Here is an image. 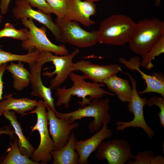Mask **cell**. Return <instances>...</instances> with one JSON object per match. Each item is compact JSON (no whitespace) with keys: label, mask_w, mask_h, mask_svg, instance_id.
<instances>
[{"label":"cell","mask_w":164,"mask_h":164,"mask_svg":"<svg viewBox=\"0 0 164 164\" xmlns=\"http://www.w3.org/2000/svg\"><path fill=\"white\" fill-rule=\"evenodd\" d=\"M15 113L14 111L8 110L4 112L3 115L9 121L13 128L14 132L18 138V145L21 154L30 158L35 148L24 135L20 124L17 121Z\"/></svg>","instance_id":"44dd1931"},{"label":"cell","mask_w":164,"mask_h":164,"mask_svg":"<svg viewBox=\"0 0 164 164\" xmlns=\"http://www.w3.org/2000/svg\"><path fill=\"white\" fill-rule=\"evenodd\" d=\"M38 101L26 97L15 98L12 94H9L0 101V116L5 111H13L23 116L27 115L26 112L32 111L35 108Z\"/></svg>","instance_id":"ac0fdd59"},{"label":"cell","mask_w":164,"mask_h":164,"mask_svg":"<svg viewBox=\"0 0 164 164\" xmlns=\"http://www.w3.org/2000/svg\"><path fill=\"white\" fill-rule=\"evenodd\" d=\"M7 66V63L3 64L0 66V101L4 98L2 97L4 88L2 77L5 72L6 70Z\"/></svg>","instance_id":"4dcf8cb0"},{"label":"cell","mask_w":164,"mask_h":164,"mask_svg":"<svg viewBox=\"0 0 164 164\" xmlns=\"http://www.w3.org/2000/svg\"><path fill=\"white\" fill-rule=\"evenodd\" d=\"M71 70L72 72L81 71L85 79H89L93 82L99 83H103L104 80L119 72H122L121 67L117 64L101 65L85 60L73 63Z\"/></svg>","instance_id":"7c38bea8"},{"label":"cell","mask_w":164,"mask_h":164,"mask_svg":"<svg viewBox=\"0 0 164 164\" xmlns=\"http://www.w3.org/2000/svg\"><path fill=\"white\" fill-rule=\"evenodd\" d=\"M123 73L128 76L132 84V95L127 108L129 112L134 115V118L129 121H117L116 130L123 131L130 127L140 128L144 130L149 139H152L155 136V133L146 123L144 115L143 108L147 99L145 97L142 98L139 95L136 89L137 82L132 76L128 73Z\"/></svg>","instance_id":"9c48e42d"},{"label":"cell","mask_w":164,"mask_h":164,"mask_svg":"<svg viewBox=\"0 0 164 164\" xmlns=\"http://www.w3.org/2000/svg\"><path fill=\"white\" fill-rule=\"evenodd\" d=\"M76 139L72 132L67 144L58 150H53L50 154L53 158V164H79V155L75 152V143Z\"/></svg>","instance_id":"d6986e66"},{"label":"cell","mask_w":164,"mask_h":164,"mask_svg":"<svg viewBox=\"0 0 164 164\" xmlns=\"http://www.w3.org/2000/svg\"><path fill=\"white\" fill-rule=\"evenodd\" d=\"M43 65L36 62L29 65L30 84L32 89L31 95L43 98L45 103L55 113L56 111L52 95V90L50 87L45 86L42 80L41 73Z\"/></svg>","instance_id":"e0dca14e"},{"label":"cell","mask_w":164,"mask_h":164,"mask_svg":"<svg viewBox=\"0 0 164 164\" xmlns=\"http://www.w3.org/2000/svg\"><path fill=\"white\" fill-rule=\"evenodd\" d=\"M12 13L16 19L23 18L35 20L43 24L49 29L55 36L56 40L59 41V33L58 29L53 20L51 15L39 10L33 9L26 0H16Z\"/></svg>","instance_id":"4fadbf2b"},{"label":"cell","mask_w":164,"mask_h":164,"mask_svg":"<svg viewBox=\"0 0 164 164\" xmlns=\"http://www.w3.org/2000/svg\"><path fill=\"white\" fill-rule=\"evenodd\" d=\"M108 125L106 123L103 124L101 129L86 140H76L75 148L79 155V164H88V159L91 154L97 149L104 139L112 136V130L108 128Z\"/></svg>","instance_id":"2e32d148"},{"label":"cell","mask_w":164,"mask_h":164,"mask_svg":"<svg viewBox=\"0 0 164 164\" xmlns=\"http://www.w3.org/2000/svg\"><path fill=\"white\" fill-rule=\"evenodd\" d=\"M40 52L37 50L24 55H18L3 50L0 46V66L4 63L14 61H21L29 65L36 62Z\"/></svg>","instance_id":"cb8c5ba5"},{"label":"cell","mask_w":164,"mask_h":164,"mask_svg":"<svg viewBox=\"0 0 164 164\" xmlns=\"http://www.w3.org/2000/svg\"><path fill=\"white\" fill-rule=\"evenodd\" d=\"M94 2H99L100 0H91Z\"/></svg>","instance_id":"e575fe53"},{"label":"cell","mask_w":164,"mask_h":164,"mask_svg":"<svg viewBox=\"0 0 164 164\" xmlns=\"http://www.w3.org/2000/svg\"><path fill=\"white\" fill-rule=\"evenodd\" d=\"M146 104L151 107L155 105L159 108L160 111L158 113L159 123L162 127H164V97H159L156 96L152 97L149 99L147 100Z\"/></svg>","instance_id":"f1b7e54d"},{"label":"cell","mask_w":164,"mask_h":164,"mask_svg":"<svg viewBox=\"0 0 164 164\" xmlns=\"http://www.w3.org/2000/svg\"><path fill=\"white\" fill-rule=\"evenodd\" d=\"M29 31L26 28L17 29L11 23L5 24L4 28L0 30V38L8 37L21 40H26L29 37Z\"/></svg>","instance_id":"4316f807"},{"label":"cell","mask_w":164,"mask_h":164,"mask_svg":"<svg viewBox=\"0 0 164 164\" xmlns=\"http://www.w3.org/2000/svg\"><path fill=\"white\" fill-rule=\"evenodd\" d=\"M119 61L130 70L137 71L141 75L142 78L145 80L146 87L144 90L138 92L139 95L155 93L164 97V77L162 73L155 72L151 75L144 73L140 69L141 60L138 56L132 57L128 60L123 57H120Z\"/></svg>","instance_id":"9a60e30c"},{"label":"cell","mask_w":164,"mask_h":164,"mask_svg":"<svg viewBox=\"0 0 164 164\" xmlns=\"http://www.w3.org/2000/svg\"><path fill=\"white\" fill-rule=\"evenodd\" d=\"M3 17L1 14H0V23L2 22Z\"/></svg>","instance_id":"836d02e7"},{"label":"cell","mask_w":164,"mask_h":164,"mask_svg":"<svg viewBox=\"0 0 164 164\" xmlns=\"http://www.w3.org/2000/svg\"><path fill=\"white\" fill-rule=\"evenodd\" d=\"M103 83L119 100L123 102H128L130 101L132 89L128 80L115 74L104 80Z\"/></svg>","instance_id":"ffe728a7"},{"label":"cell","mask_w":164,"mask_h":164,"mask_svg":"<svg viewBox=\"0 0 164 164\" xmlns=\"http://www.w3.org/2000/svg\"><path fill=\"white\" fill-rule=\"evenodd\" d=\"M69 77L73 82L72 86L67 88L65 86L59 87L55 89V94L57 98L56 105L58 107L63 105L65 108H68L71 98L75 96L82 98V101H79L78 102L83 108L90 104L92 100L100 99L104 94L111 96L115 95L104 90L102 87L105 86L103 83L87 82L83 75H79L72 72Z\"/></svg>","instance_id":"6da1fadb"},{"label":"cell","mask_w":164,"mask_h":164,"mask_svg":"<svg viewBox=\"0 0 164 164\" xmlns=\"http://www.w3.org/2000/svg\"><path fill=\"white\" fill-rule=\"evenodd\" d=\"M10 145L6 150L7 154L0 158V164H37L21 154L16 137L13 142H10Z\"/></svg>","instance_id":"603a6c76"},{"label":"cell","mask_w":164,"mask_h":164,"mask_svg":"<svg viewBox=\"0 0 164 164\" xmlns=\"http://www.w3.org/2000/svg\"><path fill=\"white\" fill-rule=\"evenodd\" d=\"M59 31V40L62 43H68L78 48L90 47L98 42L97 31L91 32L82 29L78 22L57 18L54 21Z\"/></svg>","instance_id":"8992f818"},{"label":"cell","mask_w":164,"mask_h":164,"mask_svg":"<svg viewBox=\"0 0 164 164\" xmlns=\"http://www.w3.org/2000/svg\"><path fill=\"white\" fill-rule=\"evenodd\" d=\"M32 7L37 8L39 10L50 15L52 13L51 9L45 0H26Z\"/></svg>","instance_id":"f546056e"},{"label":"cell","mask_w":164,"mask_h":164,"mask_svg":"<svg viewBox=\"0 0 164 164\" xmlns=\"http://www.w3.org/2000/svg\"><path fill=\"white\" fill-rule=\"evenodd\" d=\"M50 8L52 13L55 15L59 19L64 18L67 10L65 0H45Z\"/></svg>","instance_id":"83f0119b"},{"label":"cell","mask_w":164,"mask_h":164,"mask_svg":"<svg viewBox=\"0 0 164 164\" xmlns=\"http://www.w3.org/2000/svg\"><path fill=\"white\" fill-rule=\"evenodd\" d=\"M134 161L128 160L127 164H164V158L161 155L155 156L154 153L149 150L138 152L136 156L134 155Z\"/></svg>","instance_id":"484cf974"},{"label":"cell","mask_w":164,"mask_h":164,"mask_svg":"<svg viewBox=\"0 0 164 164\" xmlns=\"http://www.w3.org/2000/svg\"><path fill=\"white\" fill-rule=\"evenodd\" d=\"M97 150V159L106 160L109 164H125L134 155L129 143L123 139L103 141Z\"/></svg>","instance_id":"30bf717a"},{"label":"cell","mask_w":164,"mask_h":164,"mask_svg":"<svg viewBox=\"0 0 164 164\" xmlns=\"http://www.w3.org/2000/svg\"><path fill=\"white\" fill-rule=\"evenodd\" d=\"M164 35V21L153 17L141 20L136 23L134 35L129 43L135 53L142 56Z\"/></svg>","instance_id":"277c9868"},{"label":"cell","mask_w":164,"mask_h":164,"mask_svg":"<svg viewBox=\"0 0 164 164\" xmlns=\"http://www.w3.org/2000/svg\"><path fill=\"white\" fill-rule=\"evenodd\" d=\"M45 104L48 110L47 118L50 134L54 143V150H58L67 144L73 130L79 125L77 122L70 124L66 120L57 118L55 112Z\"/></svg>","instance_id":"8fae6325"},{"label":"cell","mask_w":164,"mask_h":164,"mask_svg":"<svg viewBox=\"0 0 164 164\" xmlns=\"http://www.w3.org/2000/svg\"><path fill=\"white\" fill-rule=\"evenodd\" d=\"M154 5L156 7H159L161 5V0H154Z\"/></svg>","instance_id":"d6a6232c"},{"label":"cell","mask_w":164,"mask_h":164,"mask_svg":"<svg viewBox=\"0 0 164 164\" xmlns=\"http://www.w3.org/2000/svg\"><path fill=\"white\" fill-rule=\"evenodd\" d=\"M136 23L129 17L114 14L100 23L97 31L98 42L101 44L124 46L132 38Z\"/></svg>","instance_id":"7a4b0ae2"},{"label":"cell","mask_w":164,"mask_h":164,"mask_svg":"<svg viewBox=\"0 0 164 164\" xmlns=\"http://www.w3.org/2000/svg\"><path fill=\"white\" fill-rule=\"evenodd\" d=\"M20 20L22 25L29 29V34L28 39L22 41L21 44L23 49L29 52L35 48L40 53L48 51L59 56L69 54L65 45H57L50 41L46 36V29L45 26L39 28L37 27L31 19L23 18Z\"/></svg>","instance_id":"52a82bcc"},{"label":"cell","mask_w":164,"mask_h":164,"mask_svg":"<svg viewBox=\"0 0 164 164\" xmlns=\"http://www.w3.org/2000/svg\"><path fill=\"white\" fill-rule=\"evenodd\" d=\"M22 63L18 61L15 63L12 62L6 67V70L12 74L13 79V87L18 91L30 84V73L25 67Z\"/></svg>","instance_id":"7402d4cb"},{"label":"cell","mask_w":164,"mask_h":164,"mask_svg":"<svg viewBox=\"0 0 164 164\" xmlns=\"http://www.w3.org/2000/svg\"><path fill=\"white\" fill-rule=\"evenodd\" d=\"M11 0H1L0 10L2 14H5L8 10L9 6Z\"/></svg>","instance_id":"1f68e13d"},{"label":"cell","mask_w":164,"mask_h":164,"mask_svg":"<svg viewBox=\"0 0 164 164\" xmlns=\"http://www.w3.org/2000/svg\"><path fill=\"white\" fill-rule=\"evenodd\" d=\"M109 102L108 98L94 99L87 105L74 111L61 113L56 111L55 113L57 118L65 119L70 124L84 118L93 117L94 120L89 124L88 128L91 133L97 132L103 124L110 123Z\"/></svg>","instance_id":"3957f363"},{"label":"cell","mask_w":164,"mask_h":164,"mask_svg":"<svg viewBox=\"0 0 164 164\" xmlns=\"http://www.w3.org/2000/svg\"><path fill=\"white\" fill-rule=\"evenodd\" d=\"M67 10L64 19L69 21L79 22L86 27L95 23L90 19L97 12L96 6L91 0H65Z\"/></svg>","instance_id":"5bb4252c"},{"label":"cell","mask_w":164,"mask_h":164,"mask_svg":"<svg viewBox=\"0 0 164 164\" xmlns=\"http://www.w3.org/2000/svg\"><path fill=\"white\" fill-rule=\"evenodd\" d=\"M164 53V35L157 41L151 49L145 54L142 56L140 65L148 70L154 66L152 60L155 57Z\"/></svg>","instance_id":"d4e9b609"},{"label":"cell","mask_w":164,"mask_h":164,"mask_svg":"<svg viewBox=\"0 0 164 164\" xmlns=\"http://www.w3.org/2000/svg\"><path fill=\"white\" fill-rule=\"evenodd\" d=\"M80 52L78 48L75 49L70 54L58 56L53 55L52 53L48 51L40 52L36 62L43 65L46 63L51 62L55 69L52 72H46L43 75L49 78L55 77L50 81V87L51 90H54L63 84L72 72L71 68L73 63V59Z\"/></svg>","instance_id":"ba28073f"},{"label":"cell","mask_w":164,"mask_h":164,"mask_svg":"<svg viewBox=\"0 0 164 164\" xmlns=\"http://www.w3.org/2000/svg\"><path fill=\"white\" fill-rule=\"evenodd\" d=\"M46 108L44 101L40 100L35 109L27 113L36 114L37 120L36 125L31 127V134L37 130L40 136V142L37 149H35L30 158L37 164H46L52 159L51 152L54 150V143L50 137L48 128Z\"/></svg>","instance_id":"5b68a950"}]
</instances>
